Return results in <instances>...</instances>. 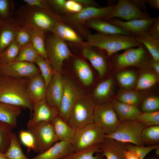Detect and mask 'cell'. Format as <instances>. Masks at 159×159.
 Listing matches in <instances>:
<instances>
[{
  "instance_id": "1",
  "label": "cell",
  "mask_w": 159,
  "mask_h": 159,
  "mask_svg": "<svg viewBox=\"0 0 159 159\" xmlns=\"http://www.w3.org/2000/svg\"><path fill=\"white\" fill-rule=\"evenodd\" d=\"M29 80L0 75V102L28 109L32 115L34 102L27 93Z\"/></svg>"
},
{
  "instance_id": "2",
  "label": "cell",
  "mask_w": 159,
  "mask_h": 159,
  "mask_svg": "<svg viewBox=\"0 0 159 159\" xmlns=\"http://www.w3.org/2000/svg\"><path fill=\"white\" fill-rule=\"evenodd\" d=\"M142 44L133 36L99 33L89 34L87 42V47H96L104 51L108 57L121 50L138 47Z\"/></svg>"
},
{
  "instance_id": "3",
  "label": "cell",
  "mask_w": 159,
  "mask_h": 159,
  "mask_svg": "<svg viewBox=\"0 0 159 159\" xmlns=\"http://www.w3.org/2000/svg\"><path fill=\"white\" fill-rule=\"evenodd\" d=\"M20 24L51 32L56 19L37 6L27 4L21 6L13 17Z\"/></svg>"
},
{
  "instance_id": "4",
  "label": "cell",
  "mask_w": 159,
  "mask_h": 159,
  "mask_svg": "<svg viewBox=\"0 0 159 159\" xmlns=\"http://www.w3.org/2000/svg\"><path fill=\"white\" fill-rule=\"evenodd\" d=\"M105 134L100 126L93 122L75 130L71 143L74 152L89 148L100 144Z\"/></svg>"
},
{
  "instance_id": "5",
  "label": "cell",
  "mask_w": 159,
  "mask_h": 159,
  "mask_svg": "<svg viewBox=\"0 0 159 159\" xmlns=\"http://www.w3.org/2000/svg\"><path fill=\"white\" fill-rule=\"evenodd\" d=\"M95 105L91 97L82 96L73 106L67 122L75 130L93 122Z\"/></svg>"
},
{
  "instance_id": "6",
  "label": "cell",
  "mask_w": 159,
  "mask_h": 159,
  "mask_svg": "<svg viewBox=\"0 0 159 159\" xmlns=\"http://www.w3.org/2000/svg\"><path fill=\"white\" fill-rule=\"evenodd\" d=\"M145 127L136 120L120 121L116 130L111 133L105 135V138L136 146H144L141 135Z\"/></svg>"
},
{
  "instance_id": "7",
  "label": "cell",
  "mask_w": 159,
  "mask_h": 159,
  "mask_svg": "<svg viewBox=\"0 0 159 159\" xmlns=\"http://www.w3.org/2000/svg\"><path fill=\"white\" fill-rule=\"evenodd\" d=\"M48 59L55 72L61 73L64 61L69 58L71 52L65 41L53 35L45 43Z\"/></svg>"
},
{
  "instance_id": "8",
  "label": "cell",
  "mask_w": 159,
  "mask_h": 159,
  "mask_svg": "<svg viewBox=\"0 0 159 159\" xmlns=\"http://www.w3.org/2000/svg\"><path fill=\"white\" fill-rule=\"evenodd\" d=\"M93 117L94 122L100 126L105 135L114 132L120 121L112 103L108 102L95 105Z\"/></svg>"
},
{
  "instance_id": "9",
  "label": "cell",
  "mask_w": 159,
  "mask_h": 159,
  "mask_svg": "<svg viewBox=\"0 0 159 159\" xmlns=\"http://www.w3.org/2000/svg\"><path fill=\"white\" fill-rule=\"evenodd\" d=\"M33 134L36 142L35 152H44L59 141L52 122H42L27 129Z\"/></svg>"
},
{
  "instance_id": "10",
  "label": "cell",
  "mask_w": 159,
  "mask_h": 159,
  "mask_svg": "<svg viewBox=\"0 0 159 159\" xmlns=\"http://www.w3.org/2000/svg\"><path fill=\"white\" fill-rule=\"evenodd\" d=\"M62 80L64 91L59 109V115L67 122L74 104L84 94L79 87L69 78L62 77Z\"/></svg>"
},
{
  "instance_id": "11",
  "label": "cell",
  "mask_w": 159,
  "mask_h": 159,
  "mask_svg": "<svg viewBox=\"0 0 159 159\" xmlns=\"http://www.w3.org/2000/svg\"><path fill=\"white\" fill-rule=\"evenodd\" d=\"M125 50L121 54H117L114 57L113 63L116 68L140 66L147 62L148 52L143 44L136 48H130Z\"/></svg>"
},
{
  "instance_id": "12",
  "label": "cell",
  "mask_w": 159,
  "mask_h": 159,
  "mask_svg": "<svg viewBox=\"0 0 159 159\" xmlns=\"http://www.w3.org/2000/svg\"><path fill=\"white\" fill-rule=\"evenodd\" d=\"M34 63L14 61L0 65V75L16 78H29L40 73Z\"/></svg>"
},
{
  "instance_id": "13",
  "label": "cell",
  "mask_w": 159,
  "mask_h": 159,
  "mask_svg": "<svg viewBox=\"0 0 159 159\" xmlns=\"http://www.w3.org/2000/svg\"><path fill=\"white\" fill-rule=\"evenodd\" d=\"M118 18L127 21L151 17L148 13L140 10L130 0H119L105 19Z\"/></svg>"
},
{
  "instance_id": "14",
  "label": "cell",
  "mask_w": 159,
  "mask_h": 159,
  "mask_svg": "<svg viewBox=\"0 0 159 159\" xmlns=\"http://www.w3.org/2000/svg\"><path fill=\"white\" fill-rule=\"evenodd\" d=\"M59 115V110L49 104L45 98L34 102L32 114L27 124V129L40 122H52Z\"/></svg>"
},
{
  "instance_id": "15",
  "label": "cell",
  "mask_w": 159,
  "mask_h": 159,
  "mask_svg": "<svg viewBox=\"0 0 159 159\" xmlns=\"http://www.w3.org/2000/svg\"><path fill=\"white\" fill-rule=\"evenodd\" d=\"M115 5L105 7L89 6L83 8L80 12L72 14L66 17L69 22L74 24H80L93 19H105L113 9Z\"/></svg>"
},
{
  "instance_id": "16",
  "label": "cell",
  "mask_w": 159,
  "mask_h": 159,
  "mask_svg": "<svg viewBox=\"0 0 159 159\" xmlns=\"http://www.w3.org/2000/svg\"><path fill=\"white\" fill-rule=\"evenodd\" d=\"M154 18L143 19H134L124 21L117 18L107 19L111 23L117 26L133 36L145 32L153 23Z\"/></svg>"
},
{
  "instance_id": "17",
  "label": "cell",
  "mask_w": 159,
  "mask_h": 159,
  "mask_svg": "<svg viewBox=\"0 0 159 159\" xmlns=\"http://www.w3.org/2000/svg\"><path fill=\"white\" fill-rule=\"evenodd\" d=\"M63 91L62 77L61 73L55 72L47 87L45 99L49 104L57 108L59 111Z\"/></svg>"
},
{
  "instance_id": "18",
  "label": "cell",
  "mask_w": 159,
  "mask_h": 159,
  "mask_svg": "<svg viewBox=\"0 0 159 159\" xmlns=\"http://www.w3.org/2000/svg\"><path fill=\"white\" fill-rule=\"evenodd\" d=\"M100 146L101 153L106 159H125V143L105 138Z\"/></svg>"
},
{
  "instance_id": "19",
  "label": "cell",
  "mask_w": 159,
  "mask_h": 159,
  "mask_svg": "<svg viewBox=\"0 0 159 159\" xmlns=\"http://www.w3.org/2000/svg\"><path fill=\"white\" fill-rule=\"evenodd\" d=\"M20 24L13 18L3 20L0 33V53L15 39Z\"/></svg>"
},
{
  "instance_id": "20",
  "label": "cell",
  "mask_w": 159,
  "mask_h": 159,
  "mask_svg": "<svg viewBox=\"0 0 159 159\" xmlns=\"http://www.w3.org/2000/svg\"><path fill=\"white\" fill-rule=\"evenodd\" d=\"M47 89L45 81L40 73L29 78L27 93L33 102L45 98Z\"/></svg>"
},
{
  "instance_id": "21",
  "label": "cell",
  "mask_w": 159,
  "mask_h": 159,
  "mask_svg": "<svg viewBox=\"0 0 159 159\" xmlns=\"http://www.w3.org/2000/svg\"><path fill=\"white\" fill-rule=\"evenodd\" d=\"M73 152L70 143L59 141L32 159H61Z\"/></svg>"
},
{
  "instance_id": "22",
  "label": "cell",
  "mask_w": 159,
  "mask_h": 159,
  "mask_svg": "<svg viewBox=\"0 0 159 159\" xmlns=\"http://www.w3.org/2000/svg\"><path fill=\"white\" fill-rule=\"evenodd\" d=\"M85 23L89 27L104 34H120L133 36L120 27L110 23L105 19L95 18L86 21Z\"/></svg>"
},
{
  "instance_id": "23",
  "label": "cell",
  "mask_w": 159,
  "mask_h": 159,
  "mask_svg": "<svg viewBox=\"0 0 159 159\" xmlns=\"http://www.w3.org/2000/svg\"><path fill=\"white\" fill-rule=\"evenodd\" d=\"M63 40L67 41L84 46H87L77 33L72 29L57 21L51 31Z\"/></svg>"
},
{
  "instance_id": "24",
  "label": "cell",
  "mask_w": 159,
  "mask_h": 159,
  "mask_svg": "<svg viewBox=\"0 0 159 159\" xmlns=\"http://www.w3.org/2000/svg\"><path fill=\"white\" fill-rule=\"evenodd\" d=\"M52 122L58 141L71 143L75 130L60 115L55 117Z\"/></svg>"
},
{
  "instance_id": "25",
  "label": "cell",
  "mask_w": 159,
  "mask_h": 159,
  "mask_svg": "<svg viewBox=\"0 0 159 159\" xmlns=\"http://www.w3.org/2000/svg\"><path fill=\"white\" fill-rule=\"evenodd\" d=\"M83 56L90 62L97 71L100 77L105 73L107 68L106 59L102 54L90 47L84 48L82 50Z\"/></svg>"
},
{
  "instance_id": "26",
  "label": "cell",
  "mask_w": 159,
  "mask_h": 159,
  "mask_svg": "<svg viewBox=\"0 0 159 159\" xmlns=\"http://www.w3.org/2000/svg\"><path fill=\"white\" fill-rule=\"evenodd\" d=\"M112 103L120 121L136 120L141 112L137 106L126 104L117 100Z\"/></svg>"
},
{
  "instance_id": "27",
  "label": "cell",
  "mask_w": 159,
  "mask_h": 159,
  "mask_svg": "<svg viewBox=\"0 0 159 159\" xmlns=\"http://www.w3.org/2000/svg\"><path fill=\"white\" fill-rule=\"evenodd\" d=\"M21 109L18 107L0 102V121L15 127L17 118L21 114Z\"/></svg>"
},
{
  "instance_id": "28",
  "label": "cell",
  "mask_w": 159,
  "mask_h": 159,
  "mask_svg": "<svg viewBox=\"0 0 159 159\" xmlns=\"http://www.w3.org/2000/svg\"><path fill=\"white\" fill-rule=\"evenodd\" d=\"M133 36L138 42L145 47L153 60L159 62V40L152 37L145 32Z\"/></svg>"
},
{
  "instance_id": "29",
  "label": "cell",
  "mask_w": 159,
  "mask_h": 159,
  "mask_svg": "<svg viewBox=\"0 0 159 159\" xmlns=\"http://www.w3.org/2000/svg\"><path fill=\"white\" fill-rule=\"evenodd\" d=\"M74 69L82 82L85 86H89L92 83L93 76L90 66L83 60L77 59L74 63Z\"/></svg>"
},
{
  "instance_id": "30",
  "label": "cell",
  "mask_w": 159,
  "mask_h": 159,
  "mask_svg": "<svg viewBox=\"0 0 159 159\" xmlns=\"http://www.w3.org/2000/svg\"><path fill=\"white\" fill-rule=\"evenodd\" d=\"M44 31L36 27L32 28L31 42L39 55L48 60L46 48Z\"/></svg>"
},
{
  "instance_id": "31",
  "label": "cell",
  "mask_w": 159,
  "mask_h": 159,
  "mask_svg": "<svg viewBox=\"0 0 159 159\" xmlns=\"http://www.w3.org/2000/svg\"><path fill=\"white\" fill-rule=\"evenodd\" d=\"M113 82L112 78H110L97 85L93 92L94 97L100 103L108 102L107 100L112 94Z\"/></svg>"
},
{
  "instance_id": "32",
  "label": "cell",
  "mask_w": 159,
  "mask_h": 159,
  "mask_svg": "<svg viewBox=\"0 0 159 159\" xmlns=\"http://www.w3.org/2000/svg\"><path fill=\"white\" fill-rule=\"evenodd\" d=\"M100 144L93 146L83 150L73 152L61 159H104L102 154L96 153H102Z\"/></svg>"
},
{
  "instance_id": "33",
  "label": "cell",
  "mask_w": 159,
  "mask_h": 159,
  "mask_svg": "<svg viewBox=\"0 0 159 159\" xmlns=\"http://www.w3.org/2000/svg\"><path fill=\"white\" fill-rule=\"evenodd\" d=\"M4 154L8 159H29L23 152L16 134L13 132L10 145Z\"/></svg>"
},
{
  "instance_id": "34",
  "label": "cell",
  "mask_w": 159,
  "mask_h": 159,
  "mask_svg": "<svg viewBox=\"0 0 159 159\" xmlns=\"http://www.w3.org/2000/svg\"><path fill=\"white\" fill-rule=\"evenodd\" d=\"M34 63L39 68L47 87L54 76L55 71L49 60L39 55Z\"/></svg>"
},
{
  "instance_id": "35",
  "label": "cell",
  "mask_w": 159,
  "mask_h": 159,
  "mask_svg": "<svg viewBox=\"0 0 159 159\" xmlns=\"http://www.w3.org/2000/svg\"><path fill=\"white\" fill-rule=\"evenodd\" d=\"M21 47L15 40L0 53V65L6 64L15 61L19 53Z\"/></svg>"
},
{
  "instance_id": "36",
  "label": "cell",
  "mask_w": 159,
  "mask_h": 159,
  "mask_svg": "<svg viewBox=\"0 0 159 159\" xmlns=\"http://www.w3.org/2000/svg\"><path fill=\"white\" fill-rule=\"evenodd\" d=\"M39 55L30 42L21 47L19 53L15 61L34 63Z\"/></svg>"
},
{
  "instance_id": "37",
  "label": "cell",
  "mask_w": 159,
  "mask_h": 159,
  "mask_svg": "<svg viewBox=\"0 0 159 159\" xmlns=\"http://www.w3.org/2000/svg\"><path fill=\"white\" fill-rule=\"evenodd\" d=\"M14 128L10 124L0 121V151L3 153H5L10 145Z\"/></svg>"
},
{
  "instance_id": "38",
  "label": "cell",
  "mask_w": 159,
  "mask_h": 159,
  "mask_svg": "<svg viewBox=\"0 0 159 159\" xmlns=\"http://www.w3.org/2000/svg\"><path fill=\"white\" fill-rule=\"evenodd\" d=\"M141 138L144 144L158 143L159 142V125L145 127L142 132Z\"/></svg>"
},
{
  "instance_id": "39",
  "label": "cell",
  "mask_w": 159,
  "mask_h": 159,
  "mask_svg": "<svg viewBox=\"0 0 159 159\" xmlns=\"http://www.w3.org/2000/svg\"><path fill=\"white\" fill-rule=\"evenodd\" d=\"M116 78L120 84L125 89L132 87L136 81V74L131 71H125L120 72L116 75Z\"/></svg>"
},
{
  "instance_id": "40",
  "label": "cell",
  "mask_w": 159,
  "mask_h": 159,
  "mask_svg": "<svg viewBox=\"0 0 159 159\" xmlns=\"http://www.w3.org/2000/svg\"><path fill=\"white\" fill-rule=\"evenodd\" d=\"M136 120L142 123L145 127L159 125V111L141 112Z\"/></svg>"
},
{
  "instance_id": "41",
  "label": "cell",
  "mask_w": 159,
  "mask_h": 159,
  "mask_svg": "<svg viewBox=\"0 0 159 159\" xmlns=\"http://www.w3.org/2000/svg\"><path fill=\"white\" fill-rule=\"evenodd\" d=\"M117 100L121 102L137 106L140 101V97L136 92L129 90L122 91L117 95Z\"/></svg>"
},
{
  "instance_id": "42",
  "label": "cell",
  "mask_w": 159,
  "mask_h": 159,
  "mask_svg": "<svg viewBox=\"0 0 159 159\" xmlns=\"http://www.w3.org/2000/svg\"><path fill=\"white\" fill-rule=\"evenodd\" d=\"M158 78L154 74L145 73L142 74L137 81L136 88L138 90H144L150 88L157 82Z\"/></svg>"
},
{
  "instance_id": "43",
  "label": "cell",
  "mask_w": 159,
  "mask_h": 159,
  "mask_svg": "<svg viewBox=\"0 0 159 159\" xmlns=\"http://www.w3.org/2000/svg\"><path fill=\"white\" fill-rule=\"evenodd\" d=\"M32 28L20 24L15 40L21 47L31 42Z\"/></svg>"
},
{
  "instance_id": "44",
  "label": "cell",
  "mask_w": 159,
  "mask_h": 159,
  "mask_svg": "<svg viewBox=\"0 0 159 159\" xmlns=\"http://www.w3.org/2000/svg\"><path fill=\"white\" fill-rule=\"evenodd\" d=\"M14 6L13 0H0V17L2 20L13 18Z\"/></svg>"
},
{
  "instance_id": "45",
  "label": "cell",
  "mask_w": 159,
  "mask_h": 159,
  "mask_svg": "<svg viewBox=\"0 0 159 159\" xmlns=\"http://www.w3.org/2000/svg\"><path fill=\"white\" fill-rule=\"evenodd\" d=\"M20 142L29 150L32 149L35 152L36 142L33 134L28 130H21L19 133Z\"/></svg>"
},
{
  "instance_id": "46",
  "label": "cell",
  "mask_w": 159,
  "mask_h": 159,
  "mask_svg": "<svg viewBox=\"0 0 159 159\" xmlns=\"http://www.w3.org/2000/svg\"><path fill=\"white\" fill-rule=\"evenodd\" d=\"M141 109L143 112H154L159 109V98L156 96H150L143 102Z\"/></svg>"
},
{
  "instance_id": "47",
  "label": "cell",
  "mask_w": 159,
  "mask_h": 159,
  "mask_svg": "<svg viewBox=\"0 0 159 159\" xmlns=\"http://www.w3.org/2000/svg\"><path fill=\"white\" fill-rule=\"evenodd\" d=\"M125 143L127 150H133L136 151L141 159H144L150 152L159 147L158 144L145 147L136 146L130 143Z\"/></svg>"
},
{
  "instance_id": "48",
  "label": "cell",
  "mask_w": 159,
  "mask_h": 159,
  "mask_svg": "<svg viewBox=\"0 0 159 159\" xmlns=\"http://www.w3.org/2000/svg\"><path fill=\"white\" fill-rule=\"evenodd\" d=\"M26 4L35 6L46 12L48 14L57 19V16L51 10L47 1L43 0H23Z\"/></svg>"
},
{
  "instance_id": "49",
  "label": "cell",
  "mask_w": 159,
  "mask_h": 159,
  "mask_svg": "<svg viewBox=\"0 0 159 159\" xmlns=\"http://www.w3.org/2000/svg\"><path fill=\"white\" fill-rule=\"evenodd\" d=\"M64 9L74 14L80 12L83 8L82 5L76 0H69L66 1Z\"/></svg>"
},
{
  "instance_id": "50",
  "label": "cell",
  "mask_w": 159,
  "mask_h": 159,
  "mask_svg": "<svg viewBox=\"0 0 159 159\" xmlns=\"http://www.w3.org/2000/svg\"><path fill=\"white\" fill-rule=\"evenodd\" d=\"M145 32L148 35L159 40V17H155L153 23L150 26Z\"/></svg>"
},
{
  "instance_id": "51",
  "label": "cell",
  "mask_w": 159,
  "mask_h": 159,
  "mask_svg": "<svg viewBox=\"0 0 159 159\" xmlns=\"http://www.w3.org/2000/svg\"><path fill=\"white\" fill-rule=\"evenodd\" d=\"M125 155V159H141L137 152L133 150H127Z\"/></svg>"
},
{
  "instance_id": "52",
  "label": "cell",
  "mask_w": 159,
  "mask_h": 159,
  "mask_svg": "<svg viewBox=\"0 0 159 159\" xmlns=\"http://www.w3.org/2000/svg\"><path fill=\"white\" fill-rule=\"evenodd\" d=\"M65 0H47L49 4L55 7L60 9H64L66 2Z\"/></svg>"
},
{
  "instance_id": "53",
  "label": "cell",
  "mask_w": 159,
  "mask_h": 159,
  "mask_svg": "<svg viewBox=\"0 0 159 159\" xmlns=\"http://www.w3.org/2000/svg\"><path fill=\"white\" fill-rule=\"evenodd\" d=\"M130 1L135 5L138 8L142 11H145L146 9V4L147 0H131Z\"/></svg>"
},
{
  "instance_id": "54",
  "label": "cell",
  "mask_w": 159,
  "mask_h": 159,
  "mask_svg": "<svg viewBox=\"0 0 159 159\" xmlns=\"http://www.w3.org/2000/svg\"><path fill=\"white\" fill-rule=\"evenodd\" d=\"M147 1L150 8L159 9V0H148Z\"/></svg>"
},
{
  "instance_id": "55",
  "label": "cell",
  "mask_w": 159,
  "mask_h": 159,
  "mask_svg": "<svg viewBox=\"0 0 159 159\" xmlns=\"http://www.w3.org/2000/svg\"><path fill=\"white\" fill-rule=\"evenodd\" d=\"M150 64L155 71L159 74V62L154 61L153 58L150 61Z\"/></svg>"
},
{
  "instance_id": "56",
  "label": "cell",
  "mask_w": 159,
  "mask_h": 159,
  "mask_svg": "<svg viewBox=\"0 0 159 159\" xmlns=\"http://www.w3.org/2000/svg\"><path fill=\"white\" fill-rule=\"evenodd\" d=\"M0 159H8L4 153L0 151Z\"/></svg>"
},
{
  "instance_id": "57",
  "label": "cell",
  "mask_w": 159,
  "mask_h": 159,
  "mask_svg": "<svg viewBox=\"0 0 159 159\" xmlns=\"http://www.w3.org/2000/svg\"><path fill=\"white\" fill-rule=\"evenodd\" d=\"M155 153L156 156H157L159 155V147H158L155 150Z\"/></svg>"
},
{
  "instance_id": "58",
  "label": "cell",
  "mask_w": 159,
  "mask_h": 159,
  "mask_svg": "<svg viewBox=\"0 0 159 159\" xmlns=\"http://www.w3.org/2000/svg\"><path fill=\"white\" fill-rule=\"evenodd\" d=\"M2 19L0 17V24H1V22H2Z\"/></svg>"
},
{
  "instance_id": "59",
  "label": "cell",
  "mask_w": 159,
  "mask_h": 159,
  "mask_svg": "<svg viewBox=\"0 0 159 159\" xmlns=\"http://www.w3.org/2000/svg\"><path fill=\"white\" fill-rule=\"evenodd\" d=\"M1 24H0V33L1 31Z\"/></svg>"
},
{
  "instance_id": "60",
  "label": "cell",
  "mask_w": 159,
  "mask_h": 159,
  "mask_svg": "<svg viewBox=\"0 0 159 159\" xmlns=\"http://www.w3.org/2000/svg\"><path fill=\"white\" fill-rule=\"evenodd\" d=\"M150 159H157L156 158H150Z\"/></svg>"
}]
</instances>
